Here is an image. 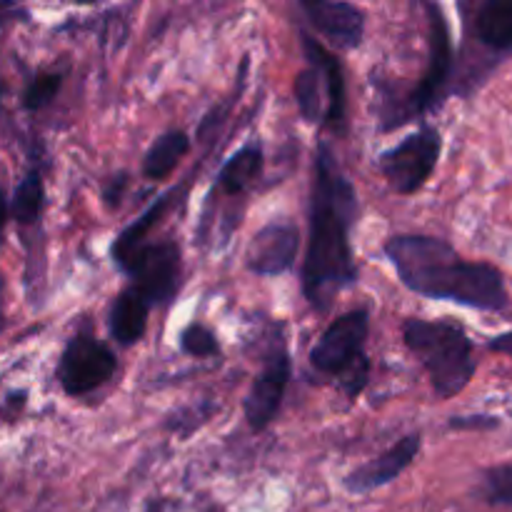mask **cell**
<instances>
[{"label":"cell","instance_id":"cell-1","mask_svg":"<svg viewBox=\"0 0 512 512\" xmlns=\"http://www.w3.org/2000/svg\"><path fill=\"white\" fill-rule=\"evenodd\" d=\"M358 220V193L345 178L328 143L315 153L310 193V240L303 265V293L315 310L328 313L335 295L358 280L350 233Z\"/></svg>","mask_w":512,"mask_h":512},{"label":"cell","instance_id":"cell-2","mask_svg":"<svg viewBox=\"0 0 512 512\" xmlns=\"http://www.w3.org/2000/svg\"><path fill=\"white\" fill-rule=\"evenodd\" d=\"M385 255L408 290L430 300H448L473 310L508 308L505 278L495 265L463 260L450 243L430 235H395Z\"/></svg>","mask_w":512,"mask_h":512},{"label":"cell","instance_id":"cell-3","mask_svg":"<svg viewBox=\"0 0 512 512\" xmlns=\"http://www.w3.org/2000/svg\"><path fill=\"white\" fill-rule=\"evenodd\" d=\"M403 338L410 353L428 370L430 383L440 400L455 398L475 375L473 340L455 320H408Z\"/></svg>","mask_w":512,"mask_h":512},{"label":"cell","instance_id":"cell-4","mask_svg":"<svg viewBox=\"0 0 512 512\" xmlns=\"http://www.w3.org/2000/svg\"><path fill=\"white\" fill-rule=\"evenodd\" d=\"M370 333V313L365 308L348 310L325 328L310 350V365L325 375H338L350 398L363 393L370 375L365 340Z\"/></svg>","mask_w":512,"mask_h":512},{"label":"cell","instance_id":"cell-5","mask_svg":"<svg viewBox=\"0 0 512 512\" xmlns=\"http://www.w3.org/2000/svg\"><path fill=\"white\" fill-rule=\"evenodd\" d=\"M425 8H428L430 15L428 68H425L420 83L403 100H398V103L388 105L383 110L385 130L398 128V125L410 123L413 118H420V115L438 108L445 95V88L450 83V75H453V38H450V25L445 20L443 8L435 3H428Z\"/></svg>","mask_w":512,"mask_h":512},{"label":"cell","instance_id":"cell-6","mask_svg":"<svg viewBox=\"0 0 512 512\" xmlns=\"http://www.w3.org/2000/svg\"><path fill=\"white\" fill-rule=\"evenodd\" d=\"M443 153V138L433 125H423L395 148L380 155V170L390 188L400 195H413L428 183Z\"/></svg>","mask_w":512,"mask_h":512},{"label":"cell","instance_id":"cell-7","mask_svg":"<svg viewBox=\"0 0 512 512\" xmlns=\"http://www.w3.org/2000/svg\"><path fill=\"white\" fill-rule=\"evenodd\" d=\"M133 288L148 300L150 308L168 305L180 288V245L175 240L145 243L123 265Z\"/></svg>","mask_w":512,"mask_h":512},{"label":"cell","instance_id":"cell-8","mask_svg":"<svg viewBox=\"0 0 512 512\" xmlns=\"http://www.w3.org/2000/svg\"><path fill=\"white\" fill-rule=\"evenodd\" d=\"M115 370H118V358L113 350L93 335L80 333L68 340L60 355L58 380L65 393L80 398L108 383Z\"/></svg>","mask_w":512,"mask_h":512},{"label":"cell","instance_id":"cell-9","mask_svg":"<svg viewBox=\"0 0 512 512\" xmlns=\"http://www.w3.org/2000/svg\"><path fill=\"white\" fill-rule=\"evenodd\" d=\"M290 378H293V363H290L288 350H285L283 343H275L270 355L265 358L263 370L253 380L248 398H245V418H248V425L255 433L265 430L275 420L280 405H283Z\"/></svg>","mask_w":512,"mask_h":512},{"label":"cell","instance_id":"cell-10","mask_svg":"<svg viewBox=\"0 0 512 512\" xmlns=\"http://www.w3.org/2000/svg\"><path fill=\"white\" fill-rule=\"evenodd\" d=\"M300 250V233L290 223H268L248 245V268L255 275L273 278L288 273Z\"/></svg>","mask_w":512,"mask_h":512},{"label":"cell","instance_id":"cell-11","mask_svg":"<svg viewBox=\"0 0 512 512\" xmlns=\"http://www.w3.org/2000/svg\"><path fill=\"white\" fill-rule=\"evenodd\" d=\"M300 10L308 23L338 48L353 50L363 43L365 15L358 5L338 0H303Z\"/></svg>","mask_w":512,"mask_h":512},{"label":"cell","instance_id":"cell-12","mask_svg":"<svg viewBox=\"0 0 512 512\" xmlns=\"http://www.w3.org/2000/svg\"><path fill=\"white\" fill-rule=\"evenodd\" d=\"M420 450V433H410L400 440L398 445L388 450V453L378 455L370 463L360 465L353 473L345 478V488L355 495L370 493V490H378L383 485L393 483L403 470H408L413 465L415 455Z\"/></svg>","mask_w":512,"mask_h":512},{"label":"cell","instance_id":"cell-13","mask_svg":"<svg viewBox=\"0 0 512 512\" xmlns=\"http://www.w3.org/2000/svg\"><path fill=\"white\" fill-rule=\"evenodd\" d=\"M150 305L133 285H128L125 290H120L118 298L110 305L108 315V328L110 335L118 345L128 348V345H135L145 335V328H148V315Z\"/></svg>","mask_w":512,"mask_h":512},{"label":"cell","instance_id":"cell-14","mask_svg":"<svg viewBox=\"0 0 512 512\" xmlns=\"http://www.w3.org/2000/svg\"><path fill=\"white\" fill-rule=\"evenodd\" d=\"M303 48L308 55L310 65L320 70L323 75L325 90H328V123L343 125L345 123V78L338 58L323 48L315 38L303 33Z\"/></svg>","mask_w":512,"mask_h":512},{"label":"cell","instance_id":"cell-15","mask_svg":"<svg viewBox=\"0 0 512 512\" xmlns=\"http://www.w3.org/2000/svg\"><path fill=\"white\" fill-rule=\"evenodd\" d=\"M263 170V148L260 143H245L235 150L218 173V188L228 195H240L255 183Z\"/></svg>","mask_w":512,"mask_h":512},{"label":"cell","instance_id":"cell-16","mask_svg":"<svg viewBox=\"0 0 512 512\" xmlns=\"http://www.w3.org/2000/svg\"><path fill=\"white\" fill-rule=\"evenodd\" d=\"M475 35L493 50H512V0H488L478 8Z\"/></svg>","mask_w":512,"mask_h":512},{"label":"cell","instance_id":"cell-17","mask_svg":"<svg viewBox=\"0 0 512 512\" xmlns=\"http://www.w3.org/2000/svg\"><path fill=\"white\" fill-rule=\"evenodd\" d=\"M190 138L183 130H168L160 135L143 160V175L148 180H163L175 170V165L188 155Z\"/></svg>","mask_w":512,"mask_h":512},{"label":"cell","instance_id":"cell-18","mask_svg":"<svg viewBox=\"0 0 512 512\" xmlns=\"http://www.w3.org/2000/svg\"><path fill=\"white\" fill-rule=\"evenodd\" d=\"M168 205H170V195H163V198H158L153 205H150L148 210H145L143 215H140L138 220H135V223H130L128 228H125L123 233L115 238L113 260H115V265H118V268L125 263V260L130 258V255L135 253V250L143 248V245L148 243L150 230H153L155 223L163 218L165 210H168Z\"/></svg>","mask_w":512,"mask_h":512},{"label":"cell","instance_id":"cell-19","mask_svg":"<svg viewBox=\"0 0 512 512\" xmlns=\"http://www.w3.org/2000/svg\"><path fill=\"white\" fill-rule=\"evenodd\" d=\"M43 200V178H40L38 170L33 168L25 173V178L20 180V185L15 188L10 213H13V218L18 220L20 225H33L35 220L40 218V213H43Z\"/></svg>","mask_w":512,"mask_h":512},{"label":"cell","instance_id":"cell-20","mask_svg":"<svg viewBox=\"0 0 512 512\" xmlns=\"http://www.w3.org/2000/svg\"><path fill=\"white\" fill-rule=\"evenodd\" d=\"M323 75L318 68L308 65L305 70H300L298 78H295V103H298L300 115H303L308 123H315L320 118V108H323Z\"/></svg>","mask_w":512,"mask_h":512},{"label":"cell","instance_id":"cell-21","mask_svg":"<svg viewBox=\"0 0 512 512\" xmlns=\"http://www.w3.org/2000/svg\"><path fill=\"white\" fill-rule=\"evenodd\" d=\"M180 348H183V353L193 355V358H213V355L220 353L218 338L203 323H193L183 330V335H180Z\"/></svg>","mask_w":512,"mask_h":512},{"label":"cell","instance_id":"cell-22","mask_svg":"<svg viewBox=\"0 0 512 512\" xmlns=\"http://www.w3.org/2000/svg\"><path fill=\"white\" fill-rule=\"evenodd\" d=\"M60 75L58 73H40L38 78L30 80V85L23 93V105L28 110H40L55 98V93L60 90Z\"/></svg>","mask_w":512,"mask_h":512},{"label":"cell","instance_id":"cell-23","mask_svg":"<svg viewBox=\"0 0 512 512\" xmlns=\"http://www.w3.org/2000/svg\"><path fill=\"white\" fill-rule=\"evenodd\" d=\"M485 495L495 505H510L512 508V463L498 465L485 473Z\"/></svg>","mask_w":512,"mask_h":512},{"label":"cell","instance_id":"cell-24","mask_svg":"<svg viewBox=\"0 0 512 512\" xmlns=\"http://www.w3.org/2000/svg\"><path fill=\"white\" fill-rule=\"evenodd\" d=\"M498 425L500 420L493 418V415H465V418L450 420V428L453 430H493Z\"/></svg>","mask_w":512,"mask_h":512},{"label":"cell","instance_id":"cell-25","mask_svg":"<svg viewBox=\"0 0 512 512\" xmlns=\"http://www.w3.org/2000/svg\"><path fill=\"white\" fill-rule=\"evenodd\" d=\"M488 348L493 350V353L512 355V330H508V333L495 335V338L488 343Z\"/></svg>","mask_w":512,"mask_h":512},{"label":"cell","instance_id":"cell-26","mask_svg":"<svg viewBox=\"0 0 512 512\" xmlns=\"http://www.w3.org/2000/svg\"><path fill=\"white\" fill-rule=\"evenodd\" d=\"M125 185H128V175H118V178L113 180V183H110V188L105 190V200H108L110 205H118V200H120V193H123V188Z\"/></svg>","mask_w":512,"mask_h":512},{"label":"cell","instance_id":"cell-27","mask_svg":"<svg viewBox=\"0 0 512 512\" xmlns=\"http://www.w3.org/2000/svg\"><path fill=\"white\" fill-rule=\"evenodd\" d=\"M8 200H5V193L0 190V240H3V230H5V220H8Z\"/></svg>","mask_w":512,"mask_h":512},{"label":"cell","instance_id":"cell-28","mask_svg":"<svg viewBox=\"0 0 512 512\" xmlns=\"http://www.w3.org/2000/svg\"><path fill=\"white\" fill-rule=\"evenodd\" d=\"M5 325V315H3V283H0V330Z\"/></svg>","mask_w":512,"mask_h":512},{"label":"cell","instance_id":"cell-29","mask_svg":"<svg viewBox=\"0 0 512 512\" xmlns=\"http://www.w3.org/2000/svg\"><path fill=\"white\" fill-rule=\"evenodd\" d=\"M213 512H220V510H213Z\"/></svg>","mask_w":512,"mask_h":512}]
</instances>
